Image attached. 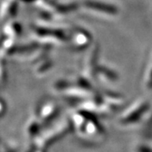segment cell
Here are the masks:
<instances>
[{
  "mask_svg": "<svg viewBox=\"0 0 152 152\" xmlns=\"http://www.w3.org/2000/svg\"><path fill=\"white\" fill-rule=\"evenodd\" d=\"M86 112L80 110L73 114L71 124L75 128L77 134L87 142H99L102 140L104 131L102 126L93 118H87Z\"/></svg>",
  "mask_w": 152,
  "mask_h": 152,
  "instance_id": "cell-1",
  "label": "cell"
},
{
  "mask_svg": "<svg viewBox=\"0 0 152 152\" xmlns=\"http://www.w3.org/2000/svg\"><path fill=\"white\" fill-rule=\"evenodd\" d=\"M150 105L145 101H138L132 104L120 115L118 123L121 126H133L140 122L149 110Z\"/></svg>",
  "mask_w": 152,
  "mask_h": 152,
  "instance_id": "cell-2",
  "label": "cell"
},
{
  "mask_svg": "<svg viewBox=\"0 0 152 152\" xmlns=\"http://www.w3.org/2000/svg\"><path fill=\"white\" fill-rule=\"evenodd\" d=\"M58 109L57 105L53 102H46L42 103L37 111V115L36 116L41 124L44 125L47 123L51 122L57 117Z\"/></svg>",
  "mask_w": 152,
  "mask_h": 152,
  "instance_id": "cell-3",
  "label": "cell"
},
{
  "mask_svg": "<svg viewBox=\"0 0 152 152\" xmlns=\"http://www.w3.org/2000/svg\"><path fill=\"white\" fill-rule=\"evenodd\" d=\"M86 5L91 9L96 10L97 11L104 12L107 14H111V15H115L117 13V9L116 7L110 4H107L106 3L100 2V1H96V0H87L86 2Z\"/></svg>",
  "mask_w": 152,
  "mask_h": 152,
  "instance_id": "cell-4",
  "label": "cell"
}]
</instances>
